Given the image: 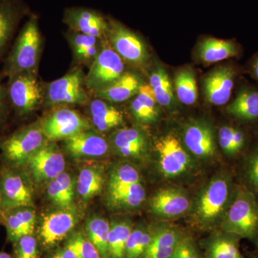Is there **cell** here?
<instances>
[{
    "instance_id": "5",
    "label": "cell",
    "mask_w": 258,
    "mask_h": 258,
    "mask_svg": "<svg viewBox=\"0 0 258 258\" xmlns=\"http://www.w3.org/2000/svg\"><path fill=\"white\" fill-rule=\"evenodd\" d=\"M1 211L32 207L33 193L30 179L20 166L5 164L0 169Z\"/></svg>"
},
{
    "instance_id": "25",
    "label": "cell",
    "mask_w": 258,
    "mask_h": 258,
    "mask_svg": "<svg viewBox=\"0 0 258 258\" xmlns=\"http://www.w3.org/2000/svg\"><path fill=\"white\" fill-rule=\"evenodd\" d=\"M91 122L98 132L105 133L123 124V113L109 102L96 98L88 106Z\"/></svg>"
},
{
    "instance_id": "15",
    "label": "cell",
    "mask_w": 258,
    "mask_h": 258,
    "mask_svg": "<svg viewBox=\"0 0 258 258\" xmlns=\"http://www.w3.org/2000/svg\"><path fill=\"white\" fill-rule=\"evenodd\" d=\"M63 22L70 30L106 39L108 20L96 10L84 8H71L64 11Z\"/></svg>"
},
{
    "instance_id": "51",
    "label": "cell",
    "mask_w": 258,
    "mask_h": 258,
    "mask_svg": "<svg viewBox=\"0 0 258 258\" xmlns=\"http://www.w3.org/2000/svg\"><path fill=\"white\" fill-rule=\"evenodd\" d=\"M255 258H258V257H256Z\"/></svg>"
},
{
    "instance_id": "31",
    "label": "cell",
    "mask_w": 258,
    "mask_h": 258,
    "mask_svg": "<svg viewBox=\"0 0 258 258\" xmlns=\"http://www.w3.org/2000/svg\"><path fill=\"white\" fill-rule=\"evenodd\" d=\"M49 199L60 209L72 207L74 198V183L72 176L62 172L55 179L49 181L47 188Z\"/></svg>"
},
{
    "instance_id": "26",
    "label": "cell",
    "mask_w": 258,
    "mask_h": 258,
    "mask_svg": "<svg viewBox=\"0 0 258 258\" xmlns=\"http://www.w3.org/2000/svg\"><path fill=\"white\" fill-rule=\"evenodd\" d=\"M134 119L142 124L155 123L159 117V103L148 84H143L131 103Z\"/></svg>"
},
{
    "instance_id": "8",
    "label": "cell",
    "mask_w": 258,
    "mask_h": 258,
    "mask_svg": "<svg viewBox=\"0 0 258 258\" xmlns=\"http://www.w3.org/2000/svg\"><path fill=\"white\" fill-rule=\"evenodd\" d=\"M7 90L10 106L20 116L31 113L44 100L45 91L37 74H22L12 76L8 79Z\"/></svg>"
},
{
    "instance_id": "2",
    "label": "cell",
    "mask_w": 258,
    "mask_h": 258,
    "mask_svg": "<svg viewBox=\"0 0 258 258\" xmlns=\"http://www.w3.org/2000/svg\"><path fill=\"white\" fill-rule=\"evenodd\" d=\"M42 46V35L36 15L24 25L5 60L3 75L9 78L22 74H37Z\"/></svg>"
},
{
    "instance_id": "36",
    "label": "cell",
    "mask_w": 258,
    "mask_h": 258,
    "mask_svg": "<svg viewBox=\"0 0 258 258\" xmlns=\"http://www.w3.org/2000/svg\"><path fill=\"white\" fill-rule=\"evenodd\" d=\"M154 231L146 226L132 230L125 244L123 258H142L152 242Z\"/></svg>"
},
{
    "instance_id": "34",
    "label": "cell",
    "mask_w": 258,
    "mask_h": 258,
    "mask_svg": "<svg viewBox=\"0 0 258 258\" xmlns=\"http://www.w3.org/2000/svg\"><path fill=\"white\" fill-rule=\"evenodd\" d=\"M110 224L101 217L90 218L85 227V233L98 249L101 258H109L108 253V235Z\"/></svg>"
},
{
    "instance_id": "42",
    "label": "cell",
    "mask_w": 258,
    "mask_h": 258,
    "mask_svg": "<svg viewBox=\"0 0 258 258\" xmlns=\"http://www.w3.org/2000/svg\"><path fill=\"white\" fill-rule=\"evenodd\" d=\"M15 258H39L38 243L34 235L20 237L13 243Z\"/></svg>"
},
{
    "instance_id": "11",
    "label": "cell",
    "mask_w": 258,
    "mask_h": 258,
    "mask_svg": "<svg viewBox=\"0 0 258 258\" xmlns=\"http://www.w3.org/2000/svg\"><path fill=\"white\" fill-rule=\"evenodd\" d=\"M156 149L159 168L165 177H179L192 168V159L175 134L169 133L161 137L157 141Z\"/></svg>"
},
{
    "instance_id": "46",
    "label": "cell",
    "mask_w": 258,
    "mask_h": 258,
    "mask_svg": "<svg viewBox=\"0 0 258 258\" xmlns=\"http://www.w3.org/2000/svg\"><path fill=\"white\" fill-rule=\"evenodd\" d=\"M250 72L254 79L258 81V54L251 62Z\"/></svg>"
},
{
    "instance_id": "41",
    "label": "cell",
    "mask_w": 258,
    "mask_h": 258,
    "mask_svg": "<svg viewBox=\"0 0 258 258\" xmlns=\"http://www.w3.org/2000/svg\"><path fill=\"white\" fill-rule=\"evenodd\" d=\"M66 245L74 249L79 258H101L98 249L83 231L72 232Z\"/></svg>"
},
{
    "instance_id": "50",
    "label": "cell",
    "mask_w": 258,
    "mask_h": 258,
    "mask_svg": "<svg viewBox=\"0 0 258 258\" xmlns=\"http://www.w3.org/2000/svg\"><path fill=\"white\" fill-rule=\"evenodd\" d=\"M2 143H3V141L0 140V147H1Z\"/></svg>"
},
{
    "instance_id": "12",
    "label": "cell",
    "mask_w": 258,
    "mask_h": 258,
    "mask_svg": "<svg viewBox=\"0 0 258 258\" xmlns=\"http://www.w3.org/2000/svg\"><path fill=\"white\" fill-rule=\"evenodd\" d=\"M49 142L66 140L75 134L91 128L89 121L79 112L60 108L50 113L40 123Z\"/></svg>"
},
{
    "instance_id": "45",
    "label": "cell",
    "mask_w": 258,
    "mask_h": 258,
    "mask_svg": "<svg viewBox=\"0 0 258 258\" xmlns=\"http://www.w3.org/2000/svg\"><path fill=\"white\" fill-rule=\"evenodd\" d=\"M49 258H79L77 254L69 246L64 245V247L57 249Z\"/></svg>"
},
{
    "instance_id": "30",
    "label": "cell",
    "mask_w": 258,
    "mask_h": 258,
    "mask_svg": "<svg viewBox=\"0 0 258 258\" xmlns=\"http://www.w3.org/2000/svg\"><path fill=\"white\" fill-rule=\"evenodd\" d=\"M80 198L88 201L99 195L105 184L103 169L98 166H85L80 171L76 183Z\"/></svg>"
},
{
    "instance_id": "17",
    "label": "cell",
    "mask_w": 258,
    "mask_h": 258,
    "mask_svg": "<svg viewBox=\"0 0 258 258\" xmlns=\"http://www.w3.org/2000/svg\"><path fill=\"white\" fill-rule=\"evenodd\" d=\"M109 143L111 149L120 157L143 159L147 155V137L138 128L119 129L112 135Z\"/></svg>"
},
{
    "instance_id": "44",
    "label": "cell",
    "mask_w": 258,
    "mask_h": 258,
    "mask_svg": "<svg viewBox=\"0 0 258 258\" xmlns=\"http://www.w3.org/2000/svg\"><path fill=\"white\" fill-rule=\"evenodd\" d=\"M9 108L10 103L8 100L7 86L3 84L1 76H0V125H3L6 121Z\"/></svg>"
},
{
    "instance_id": "32",
    "label": "cell",
    "mask_w": 258,
    "mask_h": 258,
    "mask_svg": "<svg viewBox=\"0 0 258 258\" xmlns=\"http://www.w3.org/2000/svg\"><path fill=\"white\" fill-rule=\"evenodd\" d=\"M219 142L226 155L238 157L245 151L249 143V137L240 127L224 125L219 132Z\"/></svg>"
},
{
    "instance_id": "47",
    "label": "cell",
    "mask_w": 258,
    "mask_h": 258,
    "mask_svg": "<svg viewBox=\"0 0 258 258\" xmlns=\"http://www.w3.org/2000/svg\"><path fill=\"white\" fill-rule=\"evenodd\" d=\"M0 258H15L14 256L12 255L8 252H0Z\"/></svg>"
},
{
    "instance_id": "39",
    "label": "cell",
    "mask_w": 258,
    "mask_h": 258,
    "mask_svg": "<svg viewBox=\"0 0 258 258\" xmlns=\"http://www.w3.org/2000/svg\"><path fill=\"white\" fill-rule=\"evenodd\" d=\"M141 182L139 171L129 163H119L112 166L108 176V189H117Z\"/></svg>"
},
{
    "instance_id": "7",
    "label": "cell",
    "mask_w": 258,
    "mask_h": 258,
    "mask_svg": "<svg viewBox=\"0 0 258 258\" xmlns=\"http://www.w3.org/2000/svg\"><path fill=\"white\" fill-rule=\"evenodd\" d=\"M85 87V75L82 70L76 68L63 77L49 83L44 93V100L50 107L83 104L88 101Z\"/></svg>"
},
{
    "instance_id": "21",
    "label": "cell",
    "mask_w": 258,
    "mask_h": 258,
    "mask_svg": "<svg viewBox=\"0 0 258 258\" xmlns=\"http://www.w3.org/2000/svg\"><path fill=\"white\" fill-rule=\"evenodd\" d=\"M8 240L12 243L25 235H34L37 217L32 207H20L2 213Z\"/></svg>"
},
{
    "instance_id": "1",
    "label": "cell",
    "mask_w": 258,
    "mask_h": 258,
    "mask_svg": "<svg viewBox=\"0 0 258 258\" xmlns=\"http://www.w3.org/2000/svg\"><path fill=\"white\" fill-rule=\"evenodd\" d=\"M230 174L214 178L204 188L194 205L192 217L200 227L208 228L220 220L221 222L233 198L237 185Z\"/></svg>"
},
{
    "instance_id": "19",
    "label": "cell",
    "mask_w": 258,
    "mask_h": 258,
    "mask_svg": "<svg viewBox=\"0 0 258 258\" xmlns=\"http://www.w3.org/2000/svg\"><path fill=\"white\" fill-rule=\"evenodd\" d=\"M184 142L191 154L201 159L213 157L216 150L213 131L205 122L195 121L188 125L184 129Z\"/></svg>"
},
{
    "instance_id": "10",
    "label": "cell",
    "mask_w": 258,
    "mask_h": 258,
    "mask_svg": "<svg viewBox=\"0 0 258 258\" xmlns=\"http://www.w3.org/2000/svg\"><path fill=\"white\" fill-rule=\"evenodd\" d=\"M106 39L111 48L129 63L142 66L149 55L145 44L134 32L114 20H108Z\"/></svg>"
},
{
    "instance_id": "28",
    "label": "cell",
    "mask_w": 258,
    "mask_h": 258,
    "mask_svg": "<svg viewBox=\"0 0 258 258\" xmlns=\"http://www.w3.org/2000/svg\"><path fill=\"white\" fill-rule=\"evenodd\" d=\"M146 190L142 182L117 189H108V203L114 210H132L146 200Z\"/></svg>"
},
{
    "instance_id": "38",
    "label": "cell",
    "mask_w": 258,
    "mask_h": 258,
    "mask_svg": "<svg viewBox=\"0 0 258 258\" xmlns=\"http://www.w3.org/2000/svg\"><path fill=\"white\" fill-rule=\"evenodd\" d=\"M159 105L169 107L174 101L172 86L169 75L162 68L155 70L150 76L149 83Z\"/></svg>"
},
{
    "instance_id": "37",
    "label": "cell",
    "mask_w": 258,
    "mask_h": 258,
    "mask_svg": "<svg viewBox=\"0 0 258 258\" xmlns=\"http://www.w3.org/2000/svg\"><path fill=\"white\" fill-rule=\"evenodd\" d=\"M175 91L180 102L186 106L195 104L198 98V85L194 72L190 69H182L176 75Z\"/></svg>"
},
{
    "instance_id": "18",
    "label": "cell",
    "mask_w": 258,
    "mask_h": 258,
    "mask_svg": "<svg viewBox=\"0 0 258 258\" xmlns=\"http://www.w3.org/2000/svg\"><path fill=\"white\" fill-rule=\"evenodd\" d=\"M190 200L184 190L176 187H166L159 190L151 200L153 213L159 216L174 217L187 212Z\"/></svg>"
},
{
    "instance_id": "13",
    "label": "cell",
    "mask_w": 258,
    "mask_h": 258,
    "mask_svg": "<svg viewBox=\"0 0 258 258\" xmlns=\"http://www.w3.org/2000/svg\"><path fill=\"white\" fill-rule=\"evenodd\" d=\"M79 222V214L74 208L60 209L45 217L39 230L42 245L51 248L71 235Z\"/></svg>"
},
{
    "instance_id": "43",
    "label": "cell",
    "mask_w": 258,
    "mask_h": 258,
    "mask_svg": "<svg viewBox=\"0 0 258 258\" xmlns=\"http://www.w3.org/2000/svg\"><path fill=\"white\" fill-rule=\"evenodd\" d=\"M170 258H201L196 244L191 237H181L177 247Z\"/></svg>"
},
{
    "instance_id": "40",
    "label": "cell",
    "mask_w": 258,
    "mask_h": 258,
    "mask_svg": "<svg viewBox=\"0 0 258 258\" xmlns=\"http://www.w3.org/2000/svg\"><path fill=\"white\" fill-rule=\"evenodd\" d=\"M243 183L240 184L253 194L258 201V142L242 159Z\"/></svg>"
},
{
    "instance_id": "23",
    "label": "cell",
    "mask_w": 258,
    "mask_h": 258,
    "mask_svg": "<svg viewBox=\"0 0 258 258\" xmlns=\"http://www.w3.org/2000/svg\"><path fill=\"white\" fill-rule=\"evenodd\" d=\"M227 114L242 123L258 121V90L252 88L241 89L226 108Z\"/></svg>"
},
{
    "instance_id": "35",
    "label": "cell",
    "mask_w": 258,
    "mask_h": 258,
    "mask_svg": "<svg viewBox=\"0 0 258 258\" xmlns=\"http://www.w3.org/2000/svg\"><path fill=\"white\" fill-rule=\"evenodd\" d=\"M132 230V223L128 220H118L110 224L108 235L109 258H123L125 244Z\"/></svg>"
},
{
    "instance_id": "6",
    "label": "cell",
    "mask_w": 258,
    "mask_h": 258,
    "mask_svg": "<svg viewBox=\"0 0 258 258\" xmlns=\"http://www.w3.org/2000/svg\"><path fill=\"white\" fill-rule=\"evenodd\" d=\"M124 73L123 59L111 48L106 39L85 76V86L95 95L111 86Z\"/></svg>"
},
{
    "instance_id": "27",
    "label": "cell",
    "mask_w": 258,
    "mask_h": 258,
    "mask_svg": "<svg viewBox=\"0 0 258 258\" xmlns=\"http://www.w3.org/2000/svg\"><path fill=\"white\" fill-rule=\"evenodd\" d=\"M183 235L179 230L164 227L154 231L152 242L142 258H170Z\"/></svg>"
},
{
    "instance_id": "4",
    "label": "cell",
    "mask_w": 258,
    "mask_h": 258,
    "mask_svg": "<svg viewBox=\"0 0 258 258\" xmlns=\"http://www.w3.org/2000/svg\"><path fill=\"white\" fill-rule=\"evenodd\" d=\"M48 142L40 125L32 123L19 129L3 141L0 147L2 157L5 164L22 166Z\"/></svg>"
},
{
    "instance_id": "24",
    "label": "cell",
    "mask_w": 258,
    "mask_h": 258,
    "mask_svg": "<svg viewBox=\"0 0 258 258\" xmlns=\"http://www.w3.org/2000/svg\"><path fill=\"white\" fill-rule=\"evenodd\" d=\"M143 84L139 76L125 72L113 84L96 93L94 96L109 103H121L135 96Z\"/></svg>"
},
{
    "instance_id": "29",
    "label": "cell",
    "mask_w": 258,
    "mask_h": 258,
    "mask_svg": "<svg viewBox=\"0 0 258 258\" xmlns=\"http://www.w3.org/2000/svg\"><path fill=\"white\" fill-rule=\"evenodd\" d=\"M239 52L238 46L233 41L214 37L205 39L199 47V55L206 63H215L235 57Z\"/></svg>"
},
{
    "instance_id": "3",
    "label": "cell",
    "mask_w": 258,
    "mask_h": 258,
    "mask_svg": "<svg viewBox=\"0 0 258 258\" xmlns=\"http://www.w3.org/2000/svg\"><path fill=\"white\" fill-rule=\"evenodd\" d=\"M220 226L226 233L257 242L258 201L253 194L237 185Z\"/></svg>"
},
{
    "instance_id": "49",
    "label": "cell",
    "mask_w": 258,
    "mask_h": 258,
    "mask_svg": "<svg viewBox=\"0 0 258 258\" xmlns=\"http://www.w3.org/2000/svg\"><path fill=\"white\" fill-rule=\"evenodd\" d=\"M0 212L1 211V197H0Z\"/></svg>"
},
{
    "instance_id": "16",
    "label": "cell",
    "mask_w": 258,
    "mask_h": 258,
    "mask_svg": "<svg viewBox=\"0 0 258 258\" xmlns=\"http://www.w3.org/2000/svg\"><path fill=\"white\" fill-rule=\"evenodd\" d=\"M236 74L232 66H222L208 75L205 79L204 88L207 99L211 104L222 106L230 101Z\"/></svg>"
},
{
    "instance_id": "14",
    "label": "cell",
    "mask_w": 258,
    "mask_h": 258,
    "mask_svg": "<svg viewBox=\"0 0 258 258\" xmlns=\"http://www.w3.org/2000/svg\"><path fill=\"white\" fill-rule=\"evenodd\" d=\"M64 149L75 159L105 157L111 149L109 142L97 131H83L64 140Z\"/></svg>"
},
{
    "instance_id": "52",
    "label": "cell",
    "mask_w": 258,
    "mask_h": 258,
    "mask_svg": "<svg viewBox=\"0 0 258 258\" xmlns=\"http://www.w3.org/2000/svg\"><path fill=\"white\" fill-rule=\"evenodd\" d=\"M257 243H258V242H257Z\"/></svg>"
},
{
    "instance_id": "48",
    "label": "cell",
    "mask_w": 258,
    "mask_h": 258,
    "mask_svg": "<svg viewBox=\"0 0 258 258\" xmlns=\"http://www.w3.org/2000/svg\"><path fill=\"white\" fill-rule=\"evenodd\" d=\"M3 220V216H2V212H0V221H2Z\"/></svg>"
},
{
    "instance_id": "20",
    "label": "cell",
    "mask_w": 258,
    "mask_h": 258,
    "mask_svg": "<svg viewBox=\"0 0 258 258\" xmlns=\"http://www.w3.org/2000/svg\"><path fill=\"white\" fill-rule=\"evenodd\" d=\"M27 11L23 0H0V60Z\"/></svg>"
},
{
    "instance_id": "22",
    "label": "cell",
    "mask_w": 258,
    "mask_h": 258,
    "mask_svg": "<svg viewBox=\"0 0 258 258\" xmlns=\"http://www.w3.org/2000/svg\"><path fill=\"white\" fill-rule=\"evenodd\" d=\"M67 38L74 60L88 67L98 56L103 47V42L106 40L71 30H69L67 33Z\"/></svg>"
},
{
    "instance_id": "33",
    "label": "cell",
    "mask_w": 258,
    "mask_h": 258,
    "mask_svg": "<svg viewBox=\"0 0 258 258\" xmlns=\"http://www.w3.org/2000/svg\"><path fill=\"white\" fill-rule=\"evenodd\" d=\"M224 233L209 242L206 258H244L239 246L240 237Z\"/></svg>"
},
{
    "instance_id": "9",
    "label": "cell",
    "mask_w": 258,
    "mask_h": 258,
    "mask_svg": "<svg viewBox=\"0 0 258 258\" xmlns=\"http://www.w3.org/2000/svg\"><path fill=\"white\" fill-rule=\"evenodd\" d=\"M66 159L59 148L48 142L24 163L23 168L29 178L37 184L50 181L64 172Z\"/></svg>"
}]
</instances>
